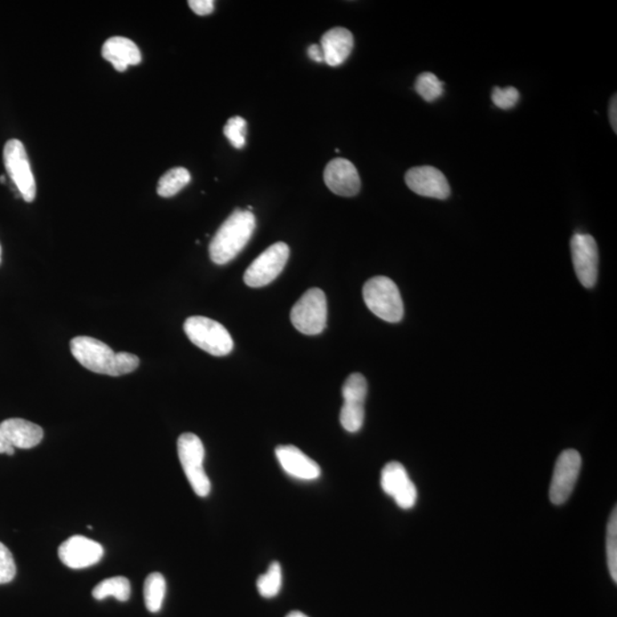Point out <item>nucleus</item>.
<instances>
[{
	"label": "nucleus",
	"instance_id": "obj_22",
	"mask_svg": "<svg viewBox=\"0 0 617 617\" xmlns=\"http://www.w3.org/2000/svg\"><path fill=\"white\" fill-rule=\"evenodd\" d=\"M166 595V580L160 573L148 575L144 582V602L147 610L157 613L161 610Z\"/></svg>",
	"mask_w": 617,
	"mask_h": 617
},
{
	"label": "nucleus",
	"instance_id": "obj_16",
	"mask_svg": "<svg viewBox=\"0 0 617 617\" xmlns=\"http://www.w3.org/2000/svg\"><path fill=\"white\" fill-rule=\"evenodd\" d=\"M324 181L333 193L341 197H353L361 188L358 170L351 161L336 158L328 162L324 172Z\"/></svg>",
	"mask_w": 617,
	"mask_h": 617
},
{
	"label": "nucleus",
	"instance_id": "obj_7",
	"mask_svg": "<svg viewBox=\"0 0 617 617\" xmlns=\"http://www.w3.org/2000/svg\"><path fill=\"white\" fill-rule=\"evenodd\" d=\"M4 164L8 176L18 189L24 202H32L36 198V181L29 157L21 141H7L4 148Z\"/></svg>",
	"mask_w": 617,
	"mask_h": 617
},
{
	"label": "nucleus",
	"instance_id": "obj_19",
	"mask_svg": "<svg viewBox=\"0 0 617 617\" xmlns=\"http://www.w3.org/2000/svg\"><path fill=\"white\" fill-rule=\"evenodd\" d=\"M103 56L119 72L128 70L129 66H137L142 61L140 48L125 37L109 38L103 44Z\"/></svg>",
	"mask_w": 617,
	"mask_h": 617
},
{
	"label": "nucleus",
	"instance_id": "obj_30",
	"mask_svg": "<svg viewBox=\"0 0 617 617\" xmlns=\"http://www.w3.org/2000/svg\"><path fill=\"white\" fill-rule=\"evenodd\" d=\"M308 55L310 56V59L315 61V62L320 63L324 61V53L319 45H311V46L308 48Z\"/></svg>",
	"mask_w": 617,
	"mask_h": 617
},
{
	"label": "nucleus",
	"instance_id": "obj_26",
	"mask_svg": "<svg viewBox=\"0 0 617 617\" xmlns=\"http://www.w3.org/2000/svg\"><path fill=\"white\" fill-rule=\"evenodd\" d=\"M247 123L243 117L230 118L225 126V136L235 149H243L246 144Z\"/></svg>",
	"mask_w": 617,
	"mask_h": 617
},
{
	"label": "nucleus",
	"instance_id": "obj_8",
	"mask_svg": "<svg viewBox=\"0 0 617 617\" xmlns=\"http://www.w3.org/2000/svg\"><path fill=\"white\" fill-rule=\"evenodd\" d=\"M290 258V247L279 242L271 245L247 267L243 282L247 286L259 288L269 285L278 277Z\"/></svg>",
	"mask_w": 617,
	"mask_h": 617
},
{
	"label": "nucleus",
	"instance_id": "obj_20",
	"mask_svg": "<svg viewBox=\"0 0 617 617\" xmlns=\"http://www.w3.org/2000/svg\"><path fill=\"white\" fill-rule=\"evenodd\" d=\"M190 181H192V174L188 169L184 168L169 169L158 181L157 193L164 198L176 196L190 184Z\"/></svg>",
	"mask_w": 617,
	"mask_h": 617
},
{
	"label": "nucleus",
	"instance_id": "obj_28",
	"mask_svg": "<svg viewBox=\"0 0 617 617\" xmlns=\"http://www.w3.org/2000/svg\"><path fill=\"white\" fill-rule=\"evenodd\" d=\"M16 575L13 555L5 544L0 542V584L12 582Z\"/></svg>",
	"mask_w": 617,
	"mask_h": 617
},
{
	"label": "nucleus",
	"instance_id": "obj_15",
	"mask_svg": "<svg viewBox=\"0 0 617 617\" xmlns=\"http://www.w3.org/2000/svg\"><path fill=\"white\" fill-rule=\"evenodd\" d=\"M405 181L408 188L420 196L444 201L450 194L448 178L432 166H419L408 169Z\"/></svg>",
	"mask_w": 617,
	"mask_h": 617
},
{
	"label": "nucleus",
	"instance_id": "obj_29",
	"mask_svg": "<svg viewBox=\"0 0 617 617\" xmlns=\"http://www.w3.org/2000/svg\"><path fill=\"white\" fill-rule=\"evenodd\" d=\"M188 4L194 13L201 16L212 14L215 7L213 0H190Z\"/></svg>",
	"mask_w": 617,
	"mask_h": 617
},
{
	"label": "nucleus",
	"instance_id": "obj_11",
	"mask_svg": "<svg viewBox=\"0 0 617 617\" xmlns=\"http://www.w3.org/2000/svg\"><path fill=\"white\" fill-rule=\"evenodd\" d=\"M43 438L42 426L23 419L5 420L0 424V454L14 456L15 448H34Z\"/></svg>",
	"mask_w": 617,
	"mask_h": 617
},
{
	"label": "nucleus",
	"instance_id": "obj_3",
	"mask_svg": "<svg viewBox=\"0 0 617 617\" xmlns=\"http://www.w3.org/2000/svg\"><path fill=\"white\" fill-rule=\"evenodd\" d=\"M369 310L388 323H399L404 317V303L393 280L379 276L367 280L363 290Z\"/></svg>",
	"mask_w": 617,
	"mask_h": 617
},
{
	"label": "nucleus",
	"instance_id": "obj_2",
	"mask_svg": "<svg viewBox=\"0 0 617 617\" xmlns=\"http://www.w3.org/2000/svg\"><path fill=\"white\" fill-rule=\"evenodd\" d=\"M255 228H257V220L251 210H235L223 222L210 242V259L218 266L233 261L245 249Z\"/></svg>",
	"mask_w": 617,
	"mask_h": 617
},
{
	"label": "nucleus",
	"instance_id": "obj_27",
	"mask_svg": "<svg viewBox=\"0 0 617 617\" xmlns=\"http://www.w3.org/2000/svg\"><path fill=\"white\" fill-rule=\"evenodd\" d=\"M521 99V93L514 87H494L492 93L493 103L503 111H509L515 107Z\"/></svg>",
	"mask_w": 617,
	"mask_h": 617
},
{
	"label": "nucleus",
	"instance_id": "obj_5",
	"mask_svg": "<svg viewBox=\"0 0 617 617\" xmlns=\"http://www.w3.org/2000/svg\"><path fill=\"white\" fill-rule=\"evenodd\" d=\"M177 454L193 492L199 498L209 497L210 481L204 469L205 448L201 438L190 432L181 434L177 440Z\"/></svg>",
	"mask_w": 617,
	"mask_h": 617
},
{
	"label": "nucleus",
	"instance_id": "obj_4",
	"mask_svg": "<svg viewBox=\"0 0 617 617\" xmlns=\"http://www.w3.org/2000/svg\"><path fill=\"white\" fill-rule=\"evenodd\" d=\"M185 332L194 346L210 355L223 357L234 349V340L222 324L202 316H193L185 320Z\"/></svg>",
	"mask_w": 617,
	"mask_h": 617
},
{
	"label": "nucleus",
	"instance_id": "obj_13",
	"mask_svg": "<svg viewBox=\"0 0 617 617\" xmlns=\"http://www.w3.org/2000/svg\"><path fill=\"white\" fill-rule=\"evenodd\" d=\"M381 487L403 510H411L417 501V489L407 470L399 462H389L381 473Z\"/></svg>",
	"mask_w": 617,
	"mask_h": 617
},
{
	"label": "nucleus",
	"instance_id": "obj_6",
	"mask_svg": "<svg viewBox=\"0 0 617 617\" xmlns=\"http://www.w3.org/2000/svg\"><path fill=\"white\" fill-rule=\"evenodd\" d=\"M292 324L306 335H318L327 324L326 295L320 288H310L294 304L291 311Z\"/></svg>",
	"mask_w": 617,
	"mask_h": 617
},
{
	"label": "nucleus",
	"instance_id": "obj_34",
	"mask_svg": "<svg viewBox=\"0 0 617 617\" xmlns=\"http://www.w3.org/2000/svg\"><path fill=\"white\" fill-rule=\"evenodd\" d=\"M0 262H2V246H0Z\"/></svg>",
	"mask_w": 617,
	"mask_h": 617
},
{
	"label": "nucleus",
	"instance_id": "obj_21",
	"mask_svg": "<svg viewBox=\"0 0 617 617\" xmlns=\"http://www.w3.org/2000/svg\"><path fill=\"white\" fill-rule=\"evenodd\" d=\"M93 596L97 600L115 596L119 602H128L131 596V583L123 576L104 580L95 588Z\"/></svg>",
	"mask_w": 617,
	"mask_h": 617
},
{
	"label": "nucleus",
	"instance_id": "obj_17",
	"mask_svg": "<svg viewBox=\"0 0 617 617\" xmlns=\"http://www.w3.org/2000/svg\"><path fill=\"white\" fill-rule=\"evenodd\" d=\"M276 457L283 470L299 481H317L322 474L318 463L293 445L278 446L276 448Z\"/></svg>",
	"mask_w": 617,
	"mask_h": 617
},
{
	"label": "nucleus",
	"instance_id": "obj_31",
	"mask_svg": "<svg viewBox=\"0 0 617 617\" xmlns=\"http://www.w3.org/2000/svg\"><path fill=\"white\" fill-rule=\"evenodd\" d=\"M617 97L616 95L612 97L610 104V120L613 129L617 132Z\"/></svg>",
	"mask_w": 617,
	"mask_h": 617
},
{
	"label": "nucleus",
	"instance_id": "obj_14",
	"mask_svg": "<svg viewBox=\"0 0 617 617\" xmlns=\"http://www.w3.org/2000/svg\"><path fill=\"white\" fill-rule=\"evenodd\" d=\"M104 555L103 547L91 539L71 537L61 544L59 557L61 562L72 570H83L99 563Z\"/></svg>",
	"mask_w": 617,
	"mask_h": 617
},
{
	"label": "nucleus",
	"instance_id": "obj_25",
	"mask_svg": "<svg viewBox=\"0 0 617 617\" xmlns=\"http://www.w3.org/2000/svg\"><path fill=\"white\" fill-rule=\"evenodd\" d=\"M607 565L611 578L617 582V509L612 511L606 534Z\"/></svg>",
	"mask_w": 617,
	"mask_h": 617
},
{
	"label": "nucleus",
	"instance_id": "obj_12",
	"mask_svg": "<svg viewBox=\"0 0 617 617\" xmlns=\"http://www.w3.org/2000/svg\"><path fill=\"white\" fill-rule=\"evenodd\" d=\"M572 259L580 283L592 288L598 279L599 253L595 238L590 234H575L571 241Z\"/></svg>",
	"mask_w": 617,
	"mask_h": 617
},
{
	"label": "nucleus",
	"instance_id": "obj_9",
	"mask_svg": "<svg viewBox=\"0 0 617 617\" xmlns=\"http://www.w3.org/2000/svg\"><path fill=\"white\" fill-rule=\"evenodd\" d=\"M344 404L340 413V422L348 432H358L365 420V399L367 396V381L359 373H353L343 384Z\"/></svg>",
	"mask_w": 617,
	"mask_h": 617
},
{
	"label": "nucleus",
	"instance_id": "obj_33",
	"mask_svg": "<svg viewBox=\"0 0 617 617\" xmlns=\"http://www.w3.org/2000/svg\"><path fill=\"white\" fill-rule=\"evenodd\" d=\"M6 178L4 176H0V184H5Z\"/></svg>",
	"mask_w": 617,
	"mask_h": 617
},
{
	"label": "nucleus",
	"instance_id": "obj_32",
	"mask_svg": "<svg viewBox=\"0 0 617 617\" xmlns=\"http://www.w3.org/2000/svg\"><path fill=\"white\" fill-rule=\"evenodd\" d=\"M286 617H308L304 613L299 612V611H294L291 612L290 614H288Z\"/></svg>",
	"mask_w": 617,
	"mask_h": 617
},
{
	"label": "nucleus",
	"instance_id": "obj_1",
	"mask_svg": "<svg viewBox=\"0 0 617 617\" xmlns=\"http://www.w3.org/2000/svg\"><path fill=\"white\" fill-rule=\"evenodd\" d=\"M70 349L76 360L96 374L121 376L136 371L139 357L128 352H115L103 341L78 336L71 340Z\"/></svg>",
	"mask_w": 617,
	"mask_h": 617
},
{
	"label": "nucleus",
	"instance_id": "obj_18",
	"mask_svg": "<svg viewBox=\"0 0 617 617\" xmlns=\"http://www.w3.org/2000/svg\"><path fill=\"white\" fill-rule=\"evenodd\" d=\"M353 45H355V39L346 28H334L325 32L322 44H320L325 62L331 67L341 66L351 54Z\"/></svg>",
	"mask_w": 617,
	"mask_h": 617
},
{
	"label": "nucleus",
	"instance_id": "obj_24",
	"mask_svg": "<svg viewBox=\"0 0 617 617\" xmlns=\"http://www.w3.org/2000/svg\"><path fill=\"white\" fill-rule=\"evenodd\" d=\"M415 91L426 103H433V101L440 99L444 93V83L432 72H424L417 77Z\"/></svg>",
	"mask_w": 617,
	"mask_h": 617
},
{
	"label": "nucleus",
	"instance_id": "obj_10",
	"mask_svg": "<svg viewBox=\"0 0 617 617\" xmlns=\"http://www.w3.org/2000/svg\"><path fill=\"white\" fill-rule=\"evenodd\" d=\"M582 468V457L578 450L566 449L560 454L551 479L549 497L552 505L562 506L568 501L575 489Z\"/></svg>",
	"mask_w": 617,
	"mask_h": 617
},
{
	"label": "nucleus",
	"instance_id": "obj_23",
	"mask_svg": "<svg viewBox=\"0 0 617 617\" xmlns=\"http://www.w3.org/2000/svg\"><path fill=\"white\" fill-rule=\"evenodd\" d=\"M283 571L282 566L277 562L270 564L269 570L258 579L257 587L259 594L263 598L270 599L277 596L282 590Z\"/></svg>",
	"mask_w": 617,
	"mask_h": 617
}]
</instances>
